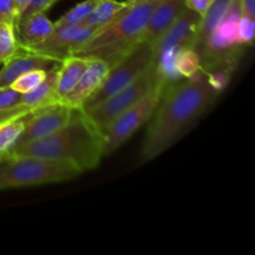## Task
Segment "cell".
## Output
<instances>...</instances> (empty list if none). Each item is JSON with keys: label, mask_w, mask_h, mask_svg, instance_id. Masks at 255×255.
Masks as SVG:
<instances>
[{"label": "cell", "mask_w": 255, "mask_h": 255, "mask_svg": "<svg viewBox=\"0 0 255 255\" xmlns=\"http://www.w3.org/2000/svg\"><path fill=\"white\" fill-rule=\"evenodd\" d=\"M219 94L204 72L193 79L167 84L144 132L139 152L142 163L166 152L213 105Z\"/></svg>", "instance_id": "obj_1"}, {"label": "cell", "mask_w": 255, "mask_h": 255, "mask_svg": "<svg viewBox=\"0 0 255 255\" xmlns=\"http://www.w3.org/2000/svg\"><path fill=\"white\" fill-rule=\"evenodd\" d=\"M104 133L82 109L75 110L71 120L54 133L15 147L7 153L67 161L81 173L95 169L104 154Z\"/></svg>", "instance_id": "obj_2"}, {"label": "cell", "mask_w": 255, "mask_h": 255, "mask_svg": "<svg viewBox=\"0 0 255 255\" xmlns=\"http://www.w3.org/2000/svg\"><path fill=\"white\" fill-rule=\"evenodd\" d=\"M159 1L144 0L128 4L72 55L102 60L110 67H114L143 41L148 20Z\"/></svg>", "instance_id": "obj_3"}, {"label": "cell", "mask_w": 255, "mask_h": 255, "mask_svg": "<svg viewBox=\"0 0 255 255\" xmlns=\"http://www.w3.org/2000/svg\"><path fill=\"white\" fill-rule=\"evenodd\" d=\"M81 171L67 161L25 154H0V192L62 183L76 178Z\"/></svg>", "instance_id": "obj_4"}, {"label": "cell", "mask_w": 255, "mask_h": 255, "mask_svg": "<svg viewBox=\"0 0 255 255\" xmlns=\"http://www.w3.org/2000/svg\"><path fill=\"white\" fill-rule=\"evenodd\" d=\"M201 24V15L187 7L153 46L154 65L166 84L182 80L174 69V57L181 50L194 49Z\"/></svg>", "instance_id": "obj_5"}, {"label": "cell", "mask_w": 255, "mask_h": 255, "mask_svg": "<svg viewBox=\"0 0 255 255\" xmlns=\"http://www.w3.org/2000/svg\"><path fill=\"white\" fill-rule=\"evenodd\" d=\"M161 82L164 81L153 62L133 82H131L126 87L117 91L116 94L110 96L109 99L104 100L100 104L84 110V111L87 115V117L91 120L92 124L104 133L107 127H109V125L119 115H121L127 109L133 106L144 95L148 94L156 85L161 84Z\"/></svg>", "instance_id": "obj_6"}, {"label": "cell", "mask_w": 255, "mask_h": 255, "mask_svg": "<svg viewBox=\"0 0 255 255\" xmlns=\"http://www.w3.org/2000/svg\"><path fill=\"white\" fill-rule=\"evenodd\" d=\"M167 84L161 82L156 85L147 95H144L138 102L122 112L116 117L106 131L104 132L105 144L104 154L110 156L119 149L126 141H128L136 131H138L153 115L159 99H161L163 87Z\"/></svg>", "instance_id": "obj_7"}, {"label": "cell", "mask_w": 255, "mask_h": 255, "mask_svg": "<svg viewBox=\"0 0 255 255\" xmlns=\"http://www.w3.org/2000/svg\"><path fill=\"white\" fill-rule=\"evenodd\" d=\"M154 62V52L151 44L142 41L136 49L129 52L124 60L111 67L100 89L87 100L82 110L90 109L109 99L117 91L133 82Z\"/></svg>", "instance_id": "obj_8"}, {"label": "cell", "mask_w": 255, "mask_h": 255, "mask_svg": "<svg viewBox=\"0 0 255 255\" xmlns=\"http://www.w3.org/2000/svg\"><path fill=\"white\" fill-rule=\"evenodd\" d=\"M100 29L101 27L89 26L85 24L55 27L54 32L42 42L32 45V46L20 47V49L36 52V54L51 57L55 61L61 62L65 57L72 55L85 42L89 41Z\"/></svg>", "instance_id": "obj_9"}, {"label": "cell", "mask_w": 255, "mask_h": 255, "mask_svg": "<svg viewBox=\"0 0 255 255\" xmlns=\"http://www.w3.org/2000/svg\"><path fill=\"white\" fill-rule=\"evenodd\" d=\"M75 110L76 109L69 106L65 102L56 101L32 111L27 119L24 132L15 147L56 132L71 120Z\"/></svg>", "instance_id": "obj_10"}, {"label": "cell", "mask_w": 255, "mask_h": 255, "mask_svg": "<svg viewBox=\"0 0 255 255\" xmlns=\"http://www.w3.org/2000/svg\"><path fill=\"white\" fill-rule=\"evenodd\" d=\"M111 67L102 60L90 59L89 66L82 74L81 79L61 101L74 109H82L85 102L100 89Z\"/></svg>", "instance_id": "obj_11"}, {"label": "cell", "mask_w": 255, "mask_h": 255, "mask_svg": "<svg viewBox=\"0 0 255 255\" xmlns=\"http://www.w3.org/2000/svg\"><path fill=\"white\" fill-rule=\"evenodd\" d=\"M186 9V0H161L149 17L143 41L148 42L153 47Z\"/></svg>", "instance_id": "obj_12"}, {"label": "cell", "mask_w": 255, "mask_h": 255, "mask_svg": "<svg viewBox=\"0 0 255 255\" xmlns=\"http://www.w3.org/2000/svg\"><path fill=\"white\" fill-rule=\"evenodd\" d=\"M57 61L52 60L51 57L19 49V51L11 59L4 62L2 67L0 69V89L9 87L17 77L21 76L25 72L30 71V70H47V67L52 66Z\"/></svg>", "instance_id": "obj_13"}, {"label": "cell", "mask_w": 255, "mask_h": 255, "mask_svg": "<svg viewBox=\"0 0 255 255\" xmlns=\"http://www.w3.org/2000/svg\"><path fill=\"white\" fill-rule=\"evenodd\" d=\"M55 25L45 12H35L20 20L16 25V34L20 47L32 46L46 40L54 32Z\"/></svg>", "instance_id": "obj_14"}, {"label": "cell", "mask_w": 255, "mask_h": 255, "mask_svg": "<svg viewBox=\"0 0 255 255\" xmlns=\"http://www.w3.org/2000/svg\"><path fill=\"white\" fill-rule=\"evenodd\" d=\"M89 64L90 59L76 56V55H70L60 62L56 76V87H55L56 101H61L74 89L75 85L81 79L82 74L86 71Z\"/></svg>", "instance_id": "obj_15"}, {"label": "cell", "mask_w": 255, "mask_h": 255, "mask_svg": "<svg viewBox=\"0 0 255 255\" xmlns=\"http://www.w3.org/2000/svg\"><path fill=\"white\" fill-rule=\"evenodd\" d=\"M59 64L52 65L49 70H47L46 77L44 81L35 87L31 91L22 94L21 99V106L27 107L30 110H37L41 107L47 106V105L56 102V97H55V87H56V76L57 70H59Z\"/></svg>", "instance_id": "obj_16"}, {"label": "cell", "mask_w": 255, "mask_h": 255, "mask_svg": "<svg viewBox=\"0 0 255 255\" xmlns=\"http://www.w3.org/2000/svg\"><path fill=\"white\" fill-rule=\"evenodd\" d=\"M128 5L127 1L119 0H100L99 4L95 6L91 14L85 19L82 24L89 26L104 27L112 21L125 7Z\"/></svg>", "instance_id": "obj_17"}, {"label": "cell", "mask_w": 255, "mask_h": 255, "mask_svg": "<svg viewBox=\"0 0 255 255\" xmlns=\"http://www.w3.org/2000/svg\"><path fill=\"white\" fill-rule=\"evenodd\" d=\"M30 114L31 112L0 124V154L7 153L16 146L26 126Z\"/></svg>", "instance_id": "obj_18"}, {"label": "cell", "mask_w": 255, "mask_h": 255, "mask_svg": "<svg viewBox=\"0 0 255 255\" xmlns=\"http://www.w3.org/2000/svg\"><path fill=\"white\" fill-rule=\"evenodd\" d=\"M174 69L181 79H193L202 72L201 59L194 49H183L174 57Z\"/></svg>", "instance_id": "obj_19"}, {"label": "cell", "mask_w": 255, "mask_h": 255, "mask_svg": "<svg viewBox=\"0 0 255 255\" xmlns=\"http://www.w3.org/2000/svg\"><path fill=\"white\" fill-rule=\"evenodd\" d=\"M20 49L16 27L12 22L0 21V64L11 59Z\"/></svg>", "instance_id": "obj_20"}, {"label": "cell", "mask_w": 255, "mask_h": 255, "mask_svg": "<svg viewBox=\"0 0 255 255\" xmlns=\"http://www.w3.org/2000/svg\"><path fill=\"white\" fill-rule=\"evenodd\" d=\"M100 0H84L75 5L74 7L65 12L57 21L54 22L55 27H64L72 26V25L82 24L87 16L91 14L92 10L95 9Z\"/></svg>", "instance_id": "obj_21"}, {"label": "cell", "mask_w": 255, "mask_h": 255, "mask_svg": "<svg viewBox=\"0 0 255 255\" xmlns=\"http://www.w3.org/2000/svg\"><path fill=\"white\" fill-rule=\"evenodd\" d=\"M47 70L45 69L30 70V71L25 72V74H22L21 76L17 77V79L10 85V87H12V89L16 90V91L21 92V94H26V92L34 90L35 87H37L42 81H44V79L46 77Z\"/></svg>", "instance_id": "obj_22"}, {"label": "cell", "mask_w": 255, "mask_h": 255, "mask_svg": "<svg viewBox=\"0 0 255 255\" xmlns=\"http://www.w3.org/2000/svg\"><path fill=\"white\" fill-rule=\"evenodd\" d=\"M254 29H255V22L254 20L249 19V17L242 15L241 19L238 20L237 24V41L241 45L246 46H252L254 41Z\"/></svg>", "instance_id": "obj_23"}, {"label": "cell", "mask_w": 255, "mask_h": 255, "mask_svg": "<svg viewBox=\"0 0 255 255\" xmlns=\"http://www.w3.org/2000/svg\"><path fill=\"white\" fill-rule=\"evenodd\" d=\"M22 94L12 87H2L0 89V109H10V107L21 105Z\"/></svg>", "instance_id": "obj_24"}, {"label": "cell", "mask_w": 255, "mask_h": 255, "mask_svg": "<svg viewBox=\"0 0 255 255\" xmlns=\"http://www.w3.org/2000/svg\"><path fill=\"white\" fill-rule=\"evenodd\" d=\"M0 21L12 22L16 25L15 0H0Z\"/></svg>", "instance_id": "obj_25"}, {"label": "cell", "mask_w": 255, "mask_h": 255, "mask_svg": "<svg viewBox=\"0 0 255 255\" xmlns=\"http://www.w3.org/2000/svg\"><path fill=\"white\" fill-rule=\"evenodd\" d=\"M56 1L57 0H31L30 4L27 5L26 9H25V11L22 12L20 20L29 16V15L35 14V12H45L46 10H49Z\"/></svg>", "instance_id": "obj_26"}, {"label": "cell", "mask_w": 255, "mask_h": 255, "mask_svg": "<svg viewBox=\"0 0 255 255\" xmlns=\"http://www.w3.org/2000/svg\"><path fill=\"white\" fill-rule=\"evenodd\" d=\"M213 2L214 0H186L187 7L196 11L202 17L207 14V11H208Z\"/></svg>", "instance_id": "obj_27"}, {"label": "cell", "mask_w": 255, "mask_h": 255, "mask_svg": "<svg viewBox=\"0 0 255 255\" xmlns=\"http://www.w3.org/2000/svg\"><path fill=\"white\" fill-rule=\"evenodd\" d=\"M242 14L249 19L255 20V0H239Z\"/></svg>", "instance_id": "obj_28"}, {"label": "cell", "mask_w": 255, "mask_h": 255, "mask_svg": "<svg viewBox=\"0 0 255 255\" xmlns=\"http://www.w3.org/2000/svg\"><path fill=\"white\" fill-rule=\"evenodd\" d=\"M31 0H15V9H16V25L19 22L20 17H21L22 12L25 11V9L27 7V5L30 4ZM15 25V27H16Z\"/></svg>", "instance_id": "obj_29"}, {"label": "cell", "mask_w": 255, "mask_h": 255, "mask_svg": "<svg viewBox=\"0 0 255 255\" xmlns=\"http://www.w3.org/2000/svg\"><path fill=\"white\" fill-rule=\"evenodd\" d=\"M141 1H144V0H127L128 4H137V2H141Z\"/></svg>", "instance_id": "obj_30"}, {"label": "cell", "mask_w": 255, "mask_h": 255, "mask_svg": "<svg viewBox=\"0 0 255 255\" xmlns=\"http://www.w3.org/2000/svg\"><path fill=\"white\" fill-rule=\"evenodd\" d=\"M0 65H1V64H0Z\"/></svg>", "instance_id": "obj_31"}]
</instances>
